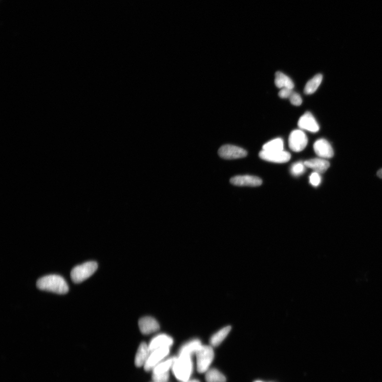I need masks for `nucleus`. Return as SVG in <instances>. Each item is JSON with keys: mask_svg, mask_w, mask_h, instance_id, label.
Listing matches in <instances>:
<instances>
[{"mask_svg": "<svg viewBox=\"0 0 382 382\" xmlns=\"http://www.w3.org/2000/svg\"><path fill=\"white\" fill-rule=\"evenodd\" d=\"M37 287L42 291L58 294H65L69 291L68 285L63 277L56 275L42 277L37 281Z\"/></svg>", "mask_w": 382, "mask_h": 382, "instance_id": "obj_1", "label": "nucleus"}, {"mask_svg": "<svg viewBox=\"0 0 382 382\" xmlns=\"http://www.w3.org/2000/svg\"><path fill=\"white\" fill-rule=\"evenodd\" d=\"M172 371L176 378L182 382L189 380L193 371V363L191 356L186 355H178L176 357Z\"/></svg>", "mask_w": 382, "mask_h": 382, "instance_id": "obj_2", "label": "nucleus"}, {"mask_svg": "<svg viewBox=\"0 0 382 382\" xmlns=\"http://www.w3.org/2000/svg\"><path fill=\"white\" fill-rule=\"evenodd\" d=\"M98 268V264L95 261H89L74 268L71 273L72 281L80 283L89 278Z\"/></svg>", "mask_w": 382, "mask_h": 382, "instance_id": "obj_3", "label": "nucleus"}, {"mask_svg": "<svg viewBox=\"0 0 382 382\" xmlns=\"http://www.w3.org/2000/svg\"><path fill=\"white\" fill-rule=\"evenodd\" d=\"M197 360V370L200 373H206L213 361L214 354L212 347L202 346L195 353Z\"/></svg>", "mask_w": 382, "mask_h": 382, "instance_id": "obj_4", "label": "nucleus"}, {"mask_svg": "<svg viewBox=\"0 0 382 382\" xmlns=\"http://www.w3.org/2000/svg\"><path fill=\"white\" fill-rule=\"evenodd\" d=\"M308 139L305 133L300 130L293 131L289 137V146L294 152L303 151L307 146Z\"/></svg>", "mask_w": 382, "mask_h": 382, "instance_id": "obj_5", "label": "nucleus"}, {"mask_svg": "<svg viewBox=\"0 0 382 382\" xmlns=\"http://www.w3.org/2000/svg\"><path fill=\"white\" fill-rule=\"evenodd\" d=\"M218 154L221 158L225 159H235L246 157L248 152L241 147L226 145L220 148Z\"/></svg>", "mask_w": 382, "mask_h": 382, "instance_id": "obj_6", "label": "nucleus"}, {"mask_svg": "<svg viewBox=\"0 0 382 382\" xmlns=\"http://www.w3.org/2000/svg\"><path fill=\"white\" fill-rule=\"evenodd\" d=\"M259 156L264 161L278 164L287 163L291 158V153L284 150L267 151L262 150L259 153Z\"/></svg>", "mask_w": 382, "mask_h": 382, "instance_id": "obj_7", "label": "nucleus"}, {"mask_svg": "<svg viewBox=\"0 0 382 382\" xmlns=\"http://www.w3.org/2000/svg\"><path fill=\"white\" fill-rule=\"evenodd\" d=\"M170 353V348L165 347L156 349L150 352L149 359L144 365L146 371H150L156 367Z\"/></svg>", "mask_w": 382, "mask_h": 382, "instance_id": "obj_8", "label": "nucleus"}, {"mask_svg": "<svg viewBox=\"0 0 382 382\" xmlns=\"http://www.w3.org/2000/svg\"><path fill=\"white\" fill-rule=\"evenodd\" d=\"M314 150L320 158H331L334 155V151L329 142L324 139H320L314 144Z\"/></svg>", "mask_w": 382, "mask_h": 382, "instance_id": "obj_9", "label": "nucleus"}, {"mask_svg": "<svg viewBox=\"0 0 382 382\" xmlns=\"http://www.w3.org/2000/svg\"><path fill=\"white\" fill-rule=\"evenodd\" d=\"M299 127L303 130L316 133L319 131L318 123L313 115L309 112L302 115L298 122Z\"/></svg>", "mask_w": 382, "mask_h": 382, "instance_id": "obj_10", "label": "nucleus"}, {"mask_svg": "<svg viewBox=\"0 0 382 382\" xmlns=\"http://www.w3.org/2000/svg\"><path fill=\"white\" fill-rule=\"evenodd\" d=\"M231 183L236 186L258 187L262 184L260 178L250 175H240L233 177Z\"/></svg>", "mask_w": 382, "mask_h": 382, "instance_id": "obj_11", "label": "nucleus"}, {"mask_svg": "<svg viewBox=\"0 0 382 382\" xmlns=\"http://www.w3.org/2000/svg\"><path fill=\"white\" fill-rule=\"evenodd\" d=\"M139 327L143 334L149 335L158 331L160 325L155 318L150 317H145L139 319Z\"/></svg>", "mask_w": 382, "mask_h": 382, "instance_id": "obj_12", "label": "nucleus"}, {"mask_svg": "<svg viewBox=\"0 0 382 382\" xmlns=\"http://www.w3.org/2000/svg\"><path fill=\"white\" fill-rule=\"evenodd\" d=\"M173 342V340L170 336L165 334H161L153 338L149 346L150 352H151L159 348H170Z\"/></svg>", "mask_w": 382, "mask_h": 382, "instance_id": "obj_13", "label": "nucleus"}, {"mask_svg": "<svg viewBox=\"0 0 382 382\" xmlns=\"http://www.w3.org/2000/svg\"><path fill=\"white\" fill-rule=\"evenodd\" d=\"M306 168L312 169L319 174L324 173L330 167V163L323 158H314L304 162Z\"/></svg>", "mask_w": 382, "mask_h": 382, "instance_id": "obj_14", "label": "nucleus"}, {"mask_svg": "<svg viewBox=\"0 0 382 382\" xmlns=\"http://www.w3.org/2000/svg\"><path fill=\"white\" fill-rule=\"evenodd\" d=\"M150 354L149 345L145 342L141 343L138 349L135 358V364L137 367L145 365Z\"/></svg>", "mask_w": 382, "mask_h": 382, "instance_id": "obj_15", "label": "nucleus"}, {"mask_svg": "<svg viewBox=\"0 0 382 382\" xmlns=\"http://www.w3.org/2000/svg\"><path fill=\"white\" fill-rule=\"evenodd\" d=\"M275 85L279 88H289L293 89L294 84L292 80L281 72H277L275 76Z\"/></svg>", "mask_w": 382, "mask_h": 382, "instance_id": "obj_16", "label": "nucleus"}, {"mask_svg": "<svg viewBox=\"0 0 382 382\" xmlns=\"http://www.w3.org/2000/svg\"><path fill=\"white\" fill-rule=\"evenodd\" d=\"M201 346L202 344L199 340H194L190 341L183 345L179 351L178 355H186L192 356L193 354L196 353Z\"/></svg>", "mask_w": 382, "mask_h": 382, "instance_id": "obj_17", "label": "nucleus"}, {"mask_svg": "<svg viewBox=\"0 0 382 382\" xmlns=\"http://www.w3.org/2000/svg\"><path fill=\"white\" fill-rule=\"evenodd\" d=\"M231 326H227L215 333L211 338L210 342L212 346L217 347L223 342L230 334Z\"/></svg>", "mask_w": 382, "mask_h": 382, "instance_id": "obj_18", "label": "nucleus"}, {"mask_svg": "<svg viewBox=\"0 0 382 382\" xmlns=\"http://www.w3.org/2000/svg\"><path fill=\"white\" fill-rule=\"evenodd\" d=\"M323 76L321 74H318L307 82L305 88L304 92L307 95H311L315 92L319 86L322 83Z\"/></svg>", "mask_w": 382, "mask_h": 382, "instance_id": "obj_19", "label": "nucleus"}, {"mask_svg": "<svg viewBox=\"0 0 382 382\" xmlns=\"http://www.w3.org/2000/svg\"><path fill=\"white\" fill-rule=\"evenodd\" d=\"M283 141L280 138H276L268 142L263 146V150L267 151H279L283 150Z\"/></svg>", "mask_w": 382, "mask_h": 382, "instance_id": "obj_20", "label": "nucleus"}, {"mask_svg": "<svg viewBox=\"0 0 382 382\" xmlns=\"http://www.w3.org/2000/svg\"><path fill=\"white\" fill-rule=\"evenodd\" d=\"M175 358L176 357H172V358L160 362L152 369L153 374L169 372L170 369L172 368V365H173Z\"/></svg>", "mask_w": 382, "mask_h": 382, "instance_id": "obj_21", "label": "nucleus"}, {"mask_svg": "<svg viewBox=\"0 0 382 382\" xmlns=\"http://www.w3.org/2000/svg\"><path fill=\"white\" fill-rule=\"evenodd\" d=\"M206 380L207 382H226L225 376L216 369H211L206 372Z\"/></svg>", "mask_w": 382, "mask_h": 382, "instance_id": "obj_22", "label": "nucleus"}, {"mask_svg": "<svg viewBox=\"0 0 382 382\" xmlns=\"http://www.w3.org/2000/svg\"><path fill=\"white\" fill-rule=\"evenodd\" d=\"M306 166L304 163L298 162L294 164L291 167V174L296 177L303 174L306 171Z\"/></svg>", "mask_w": 382, "mask_h": 382, "instance_id": "obj_23", "label": "nucleus"}, {"mask_svg": "<svg viewBox=\"0 0 382 382\" xmlns=\"http://www.w3.org/2000/svg\"><path fill=\"white\" fill-rule=\"evenodd\" d=\"M152 380L155 382H168L170 378L169 372L153 374Z\"/></svg>", "mask_w": 382, "mask_h": 382, "instance_id": "obj_24", "label": "nucleus"}, {"mask_svg": "<svg viewBox=\"0 0 382 382\" xmlns=\"http://www.w3.org/2000/svg\"><path fill=\"white\" fill-rule=\"evenodd\" d=\"M310 183L313 187H318L321 183V177L318 172L314 171L310 176Z\"/></svg>", "mask_w": 382, "mask_h": 382, "instance_id": "obj_25", "label": "nucleus"}, {"mask_svg": "<svg viewBox=\"0 0 382 382\" xmlns=\"http://www.w3.org/2000/svg\"><path fill=\"white\" fill-rule=\"evenodd\" d=\"M289 99L290 100L291 103L293 105V106H300L302 104L301 97L299 94L297 93V92L293 91L292 94L290 97H289Z\"/></svg>", "mask_w": 382, "mask_h": 382, "instance_id": "obj_26", "label": "nucleus"}, {"mask_svg": "<svg viewBox=\"0 0 382 382\" xmlns=\"http://www.w3.org/2000/svg\"><path fill=\"white\" fill-rule=\"evenodd\" d=\"M293 92V90L292 89L289 88H282L279 92V96L283 98V99H287L289 98Z\"/></svg>", "mask_w": 382, "mask_h": 382, "instance_id": "obj_27", "label": "nucleus"}, {"mask_svg": "<svg viewBox=\"0 0 382 382\" xmlns=\"http://www.w3.org/2000/svg\"><path fill=\"white\" fill-rule=\"evenodd\" d=\"M378 175L379 177L382 178V169L380 170L378 172Z\"/></svg>", "mask_w": 382, "mask_h": 382, "instance_id": "obj_28", "label": "nucleus"}, {"mask_svg": "<svg viewBox=\"0 0 382 382\" xmlns=\"http://www.w3.org/2000/svg\"><path fill=\"white\" fill-rule=\"evenodd\" d=\"M200 382L199 381H198V380H191V381L188 380V381H186V382Z\"/></svg>", "mask_w": 382, "mask_h": 382, "instance_id": "obj_29", "label": "nucleus"}, {"mask_svg": "<svg viewBox=\"0 0 382 382\" xmlns=\"http://www.w3.org/2000/svg\"><path fill=\"white\" fill-rule=\"evenodd\" d=\"M255 382H264L260 381H255Z\"/></svg>", "mask_w": 382, "mask_h": 382, "instance_id": "obj_30", "label": "nucleus"}, {"mask_svg": "<svg viewBox=\"0 0 382 382\" xmlns=\"http://www.w3.org/2000/svg\"></svg>", "mask_w": 382, "mask_h": 382, "instance_id": "obj_31", "label": "nucleus"}]
</instances>
